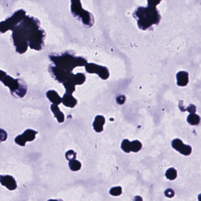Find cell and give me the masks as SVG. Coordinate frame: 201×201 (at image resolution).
<instances>
[{"label":"cell","instance_id":"44dd1931","mask_svg":"<svg viewBox=\"0 0 201 201\" xmlns=\"http://www.w3.org/2000/svg\"><path fill=\"white\" fill-rule=\"evenodd\" d=\"M187 111L190 113H195L196 111V107L193 104H190L189 106L187 107Z\"/></svg>","mask_w":201,"mask_h":201},{"label":"cell","instance_id":"d6986e66","mask_svg":"<svg viewBox=\"0 0 201 201\" xmlns=\"http://www.w3.org/2000/svg\"><path fill=\"white\" fill-rule=\"evenodd\" d=\"M65 157L68 161L73 160L76 158V153L73 150H70L66 153Z\"/></svg>","mask_w":201,"mask_h":201},{"label":"cell","instance_id":"52a82bcc","mask_svg":"<svg viewBox=\"0 0 201 201\" xmlns=\"http://www.w3.org/2000/svg\"><path fill=\"white\" fill-rule=\"evenodd\" d=\"M105 120L104 116H98L95 118L93 126L95 131L97 132H101L104 130V126Z\"/></svg>","mask_w":201,"mask_h":201},{"label":"cell","instance_id":"9a60e30c","mask_svg":"<svg viewBox=\"0 0 201 201\" xmlns=\"http://www.w3.org/2000/svg\"><path fill=\"white\" fill-rule=\"evenodd\" d=\"M165 175L167 179L171 180H174L177 177V171L175 169L170 168L166 171Z\"/></svg>","mask_w":201,"mask_h":201},{"label":"cell","instance_id":"3957f363","mask_svg":"<svg viewBox=\"0 0 201 201\" xmlns=\"http://www.w3.org/2000/svg\"><path fill=\"white\" fill-rule=\"evenodd\" d=\"M173 148L180 153L186 156L190 155L192 152V148L190 146L183 144L181 140L179 139H175L172 142Z\"/></svg>","mask_w":201,"mask_h":201},{"label":"cell","instance_id":"5bb4252c","mask_svg":"<svg viewBox=\"0 0 201 201\" xmlns=\"http://www.w3.org/2000/svg\"><path fill=\"white\" fill-rule=\"evenodd\" d=\"M101 66L93 64H88L86 66L87 71L91 73H98L100 72Z\"/></svg>","mask_w":201,"mask_h":201},{"label":"cell","instance_id":"ac0fdd59","mask_svg":"<svg viewBox=\"0 0 201 201\" xmlns=\"http://www.w3.org/2000/svg\"><path fill=\"white\" fill-rule=\"evenodd\" d=\"M99 76L103 79H107L109 76V73L106 68L101 66L99 73Z\"/></svg>","mask_w":201,"mask_h":201},{"label":"cell","instance_id":"5b68a950","mask_svg":"<svg viewBox=\"0 0 201 201\" xmlns=\"http://www.w3.org/2000/svg\"><path fill=\"white\" fill-rule=\"evenodd\" d=\"M1 73H2L1 72ZM2 74L3 75V77H1V81H3L5 85L9 86V88H10L12 92H14L15 91L17 90L19 87V86L18 80H14L9 76H6L5 73V74Z\"/></svg>","mask_w":201,"mask_h":201},{"label":"cell","instance_id":"7a4b0ae2","mask_svg":"<svg viewBox=\"0 0 201 201\" xmlns=\"http://www.w3.org/2000/svg\"><path fill=\"white\" fill-rule=\"evenodd\" d=\"M37 132L33 130L28 129L22 135H19L15 140V141L21 146H25L27 141H31L35 140Z\"/></svg>","mask_w":201,"mask_h":201},{"label":"cell","instance_id":"7c38bea8","mask_svg":"<svg viewBox=\"0 0 201 201\" xmlns=\"http://www.w3.org/2000/svg\"><path fill=\"white\" fill-rule=\"evenodd\" d=\"M69 166L70 168L72 171H77L80 170L81 168V163L78 161L76 159L70 161L69 162Z\"/></svg>","mask_w":201,"mask_h":201},{"label":"cell","instance_id":"ffe728a7","mask_svg":"<svg viewBox=\"0 0 201 201\" xmlns=\"http://www.w3.org/2000/svg\"><path fill=\"white\" fill-rule=\"evenodd\" d=\"M165 194L166 196L170 198L173 197L175 195V192H174L173 190H172V189H168L166 190L165 192Z\"/></svg>","mask_w":201,"mask_h":201},{"label":"cell","instance_id":"277c9868","mask_svg":"<svg viewBox=\"0 0 201 201\" xmlns=\"http://www.w3.org/2000/svg\"><path fill=\"white\" fill-rule=\"evenodd\" d=\"M0 181L2 186H5L10 191L15 190L17 188L16 182L11 175H1Z\"/></svg>","mask_w":201,"mask_h":201},{"label":"cell","instance_id":"4fadbf2b","mask_svg":"<svg viewBox=\"0 0 201 201\" xmlns=\"http://www.w3.org/2000/svg\"><path fill=\"white\" fill-rule=\"evenodd\" d=\"M142 147V145L138 140H135L131 142V151L135 152H137L140 151Z\"/></svg>","mask_w":201,"mask_h":201},{"label":"cell","instance_id":"30bf717a","mask_svg":"<svg viewBox=\"0 0 201 201\" xmlns=\"http://www.w3.org/2000/svg\"><path fill=\"white\" fill-rule=\"evenodd\" d=\"M47 96L49 100L52 103H54V104L58 105L60 104L61 102V97L59 96L57 93L54 91H49L47 93Z\"/></svg>","mask_w":201,"mask_h":201},{"label":"cell","instance_id":"2e32d148","mask_svg":"<svg viewBox=\"0 0 201 201\" xmlns=\"http://www.w3.org/2000/svg\"><path fill=\"white\" fill-rule=\"evenodd\" d=\"M131 143L128 140H124L121 143V148L124 152L129 153L131 151Z\"/></svg>","mask_w":201,"mask_h":201},{"label":"cell","instance_id":"8992f818","mask_svg":"<svg viewBox=\"0 0 201 201\" xmlns=\"http://www.w3.org/2000/svg\"><path fill=\"white\" fill-rule=\"evenodd\" d=\"M177 84L179 86L185 87L189 81V73L185 71L179 72L176 74Z\"/></svg>","mask_w":201,"mask_h":201},{"label":"cell","instance_id":"e0dca14e","mask_svg":"<svg viewBox=\"0 0 201 201\" xmlns=\"http://www.w3.org/2000/svg\"><path fill=\"white\" fill-rule=\"evenodd\" d=\"M122 189L121 187H113L110 191V193L113 196H119L122 194Z\"/></svg>","mask_w":201,"mask_h":201},{"label":"cell","instance_id":"ba28073f","mask_svg":"<svg viewBox=\"0 0 201 201\" xmlns=\"http://www.w3.org/2000/svg\"><path fill=\"white\" fill-rule=\"evenodd\" d=\"M51 110L52 112L54 114L55 117L57 119L58 122L60 123H63L65 120V116L57 107V105L53 104L51 106Z\"/></svg>","mask_w":201,"mask_h":201},{"label":"cell","instance_id":"9c48e42d","mask_svg":"<svg viewBox=\"0 0 201 201\" xmlns=\"http://www.w3.org/2000/svg\"><path fill=\"white\" fill-rule=\"evenodd\" d=\"M70 94L66 93L64 95L63 97V103L67 107L72 108L75 106L77 104V101L75 100Z\"/></svg>","mask_w":201,"mask_h":201},{"label":"cell","instance_id":"6da1fadb","mask_svg":"<svg viewBox=\"0 0 201 201\" xmlns=\"http://www.w3.org/2000/svg\"><path fill=\"white\" fill-rule=\"evenodd\" d=\"M51 59L57 66L64 67V69L70 71L75 66L84 65L86 63V60L82 58H74L73 56L66 53L60 57L53 56Z\"/></svg>","mask_w":201,"mask_h":201},{"label":"cell","instance_id":"8fae6325","mask_svg":"<svg viewBox=\"0 0 201 201\" xmlns=\"http://www.w3.org/2000/svg\"><path fill=\"white\" fill-rule=\"evenodd\" d=\"M200 119L198 115L195 113H191L187 118V121L191 125H197L200 122Z\"/></svg>","mask_w":201,"mask_h":201},{"label":"cell","instance_id":"7402d4cb","mask_svg":"<svg viewBox=\"0 0 201 201\" xmlns=\"http://www.w3.org/2000/svg\"><path fill=\"white\" fill-rule=\"evenodd\" d=\"M198 199H199V201H201V194L199 195V196H198Z\"/></svg>","mask_w":201,"mask_h":201}]
</instances>
